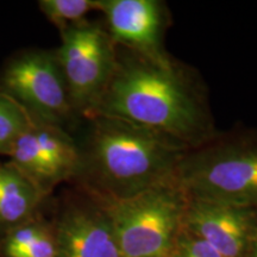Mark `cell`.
Returning <instances> with one entry per match:
<instances>
[{
    "instance_id": "obj_1",
    "label": "cell",
    "mask_w": 257,
    "mask_h": 257,
    "mask_svg": "<svg viewBox=\"0 0 257 257\" xmlns=\"http://www.w3.org/2000/svg\"><path fill=\"white\" fill-rule=\"evenodd\" d=\"M104 115L152 130L191 149L217 133L204 79L169 53L117 47L113 74L89 117ZM87 117V118H89Z\"/></svg>"
},
{
    "instance_id": "obj_2",
    "label": "cell",
    "mask_w": 257,
    "mask_h": 257,
    "mask_svg": "<svg viewBox=\"0 0 257 257\" xmlns=\"http://www.w3.org/2000/svg\"><path fill=\"white\" fill-rule=\"evenodd\" d=\"M87 149H80L86 194L96 200L127 199L174 180L188 148L152 130L94 115Z\"/></svg>"
},
{
    "instance_id": "obj_3",
    "label": "cell",
    "mask_w": 257,
    "mask_h": 257,
    "mask_svg": "<svg viewBox=\"0 0 257 257\" xmlns=\"http://www.w3.org/2000/svg\"><path fill=\"white\" fill-rule=\"evenodd\" d=\"M174 180L188 198L257 210V127L218 130L184 154Z\"/></svg>"
},
{
    "instance_id": "obj_4",
    "label": "cell",
    "mask_w": 257,
    "mask_h": 257,
    "mask_svg": "<svg viewBox=\"0 0 257 257\" xmlns=\"http://www.w3.org/2000/svg\"><path fill=\"white\" fill-rule=\"evenodd\" d=\"M96 201L111 221L121 257H172L188 201L175 180L127 199Z\"/></svg>"
},
{
    "instance_id": "obj_5",
    "label": "cell",
    "mask_w": 257,
    "mask_h": 257,
    "mask_svg": "<svg viewBox=\"0 0 257 257\" xmlns=\"http://www.w3.org/2000/svg\"><path fill=\"white\" fill-rule=\"evenodd\" d=\"M56 56L74 110L89 117L113 74L117 46L105 27L86 22L61 31Z\"/></svg>"
},
{
    "instance_id": "obj_6",
    "label": "cell",
    "mask_w": 257,
    "mask_h": 257,
    "mask_svg": "<svg viewBox=\"0 0 257 257\" xmlns=\"http://www.w3.org/2000/svg\"><path fill=\"white\" fill-rule=\"evenodd\" d=\"M2 91L43 123L63 127L76 114L56 51H30L12 61L2 76Z\"/></svg>"
},
{
    "instance_id": "obj_7",
    "label": "cell",
    "mask_w": 257,
    "mask_h": 257,
    "mask_svg": "<svg viewBox=\"0 0 257 257\" xmlns=\"http://www.w3.org/2000/svg\"><path fill=\"white\" fill-rule=\"evenodd\" d=\"M6 154L47 194L60 182L75 178L81 161L79 146L63 127L35 118Z\"/></svg>"
},
{
    "instance_id": "obj_8",
    "label": "cell",
    "mask_w": 257,
    "mask_h": 257,
    "mask_svg": "<svg viewBox=\"0 0 257 257\" xmlns=\"http://www.w3.org/2000/svg\"><path fill=\"white\" fill-rule=\"evenodd\" d=\"M184 225L223 257H248L257 240V210L227 202L188 198Z\"/></svg>"
},
{
    "instance_id": "obj_9",
    "label": "cell",
    "mask_w": 257,
    "mask_h": 257,
    "mask_svg": "<svg viewBox=\"0 0 257 257\" xmlns=\"http://www.w3.org/2000/svg\"><path fill=\"white\" fill-rule=\"evenodd\" d=\"M105 29L117 47L159 56L168 53L166 32L172 19L161 0H99Z\"/></svg>"
},
{
    "instance_id": "obj_10",
    "label": "cell",
    "mask_w": 257,
    "mask_h": 257,
    "mask_svg": "<svg viewBox=\"0 0 257 257\" xmlns=\"http://www.w3.org/2000/svg\"><path fill=\"white\" fill-rule=\"evenodd\" d=\"M87 198L69 205L61 216L55 227L56 257H121L105 210Z\"/></svg>"
},
{
    "instance_id": "obj_11",
    "label": "cell",
    "mask_w": 257,
    "mask_h": 257,
    "mask_svg": "<svg viewBox=\"0 0 257 257\" xmlns=\"http://www.w3.org/2000/svg\"><path fill=\"white\" fill-rule=\"evenodd\" d=\"M47 193L12 163L0 166V224L14 229L30 220Z\"/></svg>"
},
{
    "instance_id": "obj_12",
    "label": "cell",
    "mask_w": 257,
    "mask_h": 257,
    "mask_svg": "<svg viewBox=\"0 0 257 257\" xmlns=\"http://www.w3.org/2000/svg\"><path fill=\"white\" fill-rule=\"evenodd\" d=\"M3 252L6 257H56L55 229L41 221H27L11 229Z\"/></svg>"
},
{
    "instance_id": "obj_13",
    "label": "cell",
    "mask_w": 257,
    "mask_h": 257,
    "mask_svg": "<svg viewBox=\"0 0 257 257\" xmlns=\"http://www.w3.org/2000/svg\"><path fill=\"white\" fill-rule=\"evenodd\" d=\"M40 9L61 31L86 23V17L99 11V0H41Z\"/></svg>"
},
{
    "instance_id": "obj_14",
    "label": "cell",
    "mask_w": 257,
    "mask_h": 257,
    "mask_svg": "<svg viewBox=\"0 0 257 257\" xmlns=\"http://www.w3.org/2000/svg\"><path fill=\"white\" fill-rule=\"evenodd\" d=\"M32 117L21 104L0 89V153L6 154Z\"/></svg>"
},
{
    "instance_id": "obj_15",
    "label": "cell",
    "mask_w": 257,
    "mask_h": 257,
    "mask_svg": "<svg viewBox=\"0 0 257 257\" xmlns=\"http://www.w3.org/2000/svg\"><path fill=\"white\" fill-rule=\"evenodd\" d=\"M172 257H223L219 252L208 245L206 242L198 238L197 236L182 231L176 243Z\"/></svg>"
},
{
    "instance_id": "obj_16",
    "label": "cell",
    "mask_w": 257,
    "mask_h": 257,
    "mask_svg": "<svg viewBox=\"0 0 257 257\" xmlns=\"http://www.w3.org/2000/svg\"><path fill=\"white\" fill-rule=\"evenodd\" d=\"M248 257H257V240L255 242V244H253L251 251H250Z\"/></svg>"
}]
</instances>
